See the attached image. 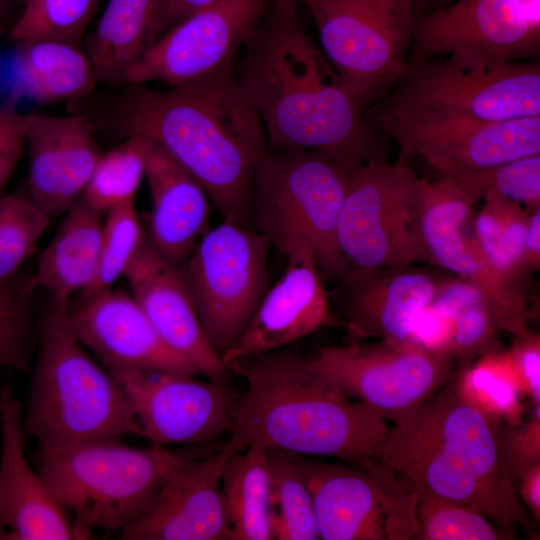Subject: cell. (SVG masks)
Here are the masks:
<instances>
[{
    "mask_svg": "<svg viewBox=\"0 0 540 540\" xmlns=\"http://www.w3.org/2000/svg\"><path fill=\"white\" fill-rule=\"evenodd\" d=\"M236 63L165 91L127 84L106 123L125 138L160 146L202 186L224 220L250 226L254 171L268 146Z\"/></svg>",
    "mask_w": 540,
    "mask_h": 540,
    "instance_id": "obj_1",
    "label": "cell"
},
{
    "mask_svg": "<svg viewBox=\"0 0 540 540\" xmlns=\"http://www.w3.org/2000/svg\"><path fill=\"white\" fill-rule=\"evenodd\" d=\"M241 50L238 78L259 113L269 149L317 151L345 171L386 160L381 134L366 122L296 14L271 3Z\"/></svg>",
    "mask_w": 540,
    "mask_h": 540,
    "instance_id": "obj_2",
    "label": "cell"
},
{
    "mask_svg": "<svg viewBox=\"0 0 540 540\" xmlns=\"http://www.w3.org/2000/svg\"><path fill=\"white\" fill-rule=\"evenodd\" d=\"M247 382L231 410L232 432L249 445L329 456L359 466L373 457L389 426L352 400L312 358L263 353L226 364Z\"/></svg>",
    "mask_w": 540,
    "mask_h": 540,
    "instance_id": "obj_3",
    "label": "cell"
},
{
    "mask_svg": "<svg viewBox=\"0 0 540 540\" xmlns=\"http://www.w3.org/2000/svg\"><path fill=\"white\" fill-rule=\"evenodd\" d=\"M501 429L461 397L453 374L408 423L389 427L373 457L419 491L469 506L513 537L517 527L533 534L505 468Z\"/></svg>",
    "mask_w": 540,
    "mask_h": 540,
    "instance_id": "obj_4",
    "label": "cell"
},
{
    "mask_svg": "<svg viewBox=\"0 0 540 540\" xmlns=\"http://www.w3.org/2000/svg\"><path fill=\"white\" fill-rule=\"evenodd\" d=\"M67 307L50 302L38 328V352L27 405L25 431L40 450L141 436L124 392L98 366L74 335Z\"/></svg>",
    "mask_w": 540,
    "mask_h": 540,
    "instance_id": "obj_5",
    "label": "cell"
},
{
    "mask_svg": "<svg viewBox=\"0 0 540 540\" xmlns=\"http://www.w3.org/2000/svg\"><path fill=\"white\" fill-rule=\"evenodd\" d=\"M116 440L40 450L41 479L86 539L92 530L121 531L133 522L183 459L163 445L138 449Z\"/></svg>",
    "mask_w": 540,
    "mask_h": 540,
    "instance_id": "obj_6",
    "label": "cell"
},
{
    "mask_svg": "<svg viewBox=\"0 0 540 540\" xmlns=\"http://www.w3.org/2000/svg\"><path fill=\"white\" fill-rule=\"evenodd\" d=\"M346 185V171L320 152L267 148L254 171L249 225L272 245L306 240L324 281L340 283L350 268L337 239Z\"/></svg>",
    "mask_w": 540,
    "mask_h": 540,
    "instance_id": "obj_7",
    "label": "cell"
},
{
    "mask_svg": "<svg viewBox=\"0 0 540 540\" xmlns=\"http://www.w3.org/2000/svg\"><path fill=\"white\" fill-rule=\"evenodd\" d=\"M408 62L401 79L364 118L440 115L500 121L540 116V65L455 53Z\"/></svg>",
    "mask_w": 540,
    "mask_h": 540,
    "instance_id": "obj_8",
    "label": "cell"
},
{
    "mask_svg": "<svg viewBox=\"0 0 540 540\" xmlns=\"http://www.w3.org/2000/svg\"><path fill=\"white\" fill-rule=\"evenodd\" d=\"M415 0H303L322 52L363 112L408 67Z\"/></svg>",
    "mask_w": 540,
    "mask_h": 540,
    "instance_id": "obj_9",
    "label": "cell"
},
{
    "mask_svg": "<svg viewBox=\"0 0 540 540\" xmlns=\"http://www.w3.org/2000/svg\"><path fill=\"white\" fill-rule=\"evenodd\" d=\"M337 226L351 268L428 263L421 234L426 180L408 166L373 159L348 171Z\"/></svg>",
    "mask_w": 540,
    "mask_h": 540,
    "instance_id": "obj_10",
    "label": "cell"
},
{
    "mask_svg": "<svg viewBox=\"0 0 540 540\" xmlns=\"http://www.w3.org/2000/svg\"><path fill=\"white\" fill-rule=\"evenodd\" d=\"M285 452L310 491L320 539H416L419 491L387 464L374 457L359 466L334 464Z\"/></svg>",
    "mask_w": 540,
    "mask_h": 540,
    "instance_id": "obj_11",
    "label": "cell"
},
{
    "mask_svg": "<svg viewBox=\"0 0 540 540\" xmlns=\"http://www.w3.org/2000/svg\"><path fill=\"white\" fill-rule=\"evenodd\" d=\"M268 237L224 220L177 268L203 332L221 358L244 334L270 287Z\"/></svg>",
    "mask_w": 540,
    "mask_h": 540,
    "instance_id": "obj_12",
    "label": "cell"
},
{
    "mask_svg": "<svg viewBox=\"0 0 540 540\" xmlns=\"http://www.w3.org/2000/svg\"><path fill=\"white\" fill-rule=\"evenodd\" d=\"M312 360L351 399L395 426L408 423L452 377L457 361L410 339L320 348Z\"/></svg>",
    "mask_w": 540,
    "mask_h": 540,
    "instance_id": "obj_13",
    "label": "cell"
},
{
    "mask_svg": "<svg viewBox=\"0 0 540 540\" xmlns=\"http://www.w3.org/2000/svg\"><path fill=\"white\" fill-rule=\"evenodd\" d=\"M475 204L447 176L426 180L421 234L428 263L476 286L498 329L522 337L533 315L527 280L511 278L486 258L468 231Z\"/></svg>",
    "mask_w": 540,
    "mask_h": 540,
    "instance_id": "obj_14",
    "label": "cell"
},
{
    "mask_svg": "<svg viewBox=\"0 0 540 540\" xmlns=\"http://www.w3.org/2000/svg\"><path fill=\"white\" fill-rule=\"evenodd\" d=\"M379 134L398 145L395 164L408 166L416 156L441 175L491 168L540 154V116L500 121L440 115L366 118Z\"/></svg>",
    "mask_w": 540,
    "mask_h": 540,
    "instance_id": "obj_15",
    "label": "cell"
},
{
    "mask_svg": "<svg viewBox=\"0 0 540 540\" xmlns=\"http://www.w3.org/2000/svg\"><path fill=\"white\" fill-rule=\"evenodd\" d=\"M455 53L498 62L538 60L540 0H458L417 20L408 62Z\"/></svg>",
    "mask_w": 540,
    "mask_h": 540,
    "instance_id": "obj_16",
    "label": "cell"
},
{
    "mask_svg": "<svg viewBox=\"0 0 540 540\" xmlns=\"http://www.w3.org/2000/svg\"><path fill=\"white\" fill-rule=\"evenodd\" d=\"M272 0H216L157 38L129 67L125 84L161 81L170 87L237 61Z\"/></svg>",
    "mask_w": 540,
    "mask_h": 540,
    "instance_id": "obj_17",
    "label": "cell"
},
{
    "mask_svg": "<svg viewBox=\"0 0 540 540\" xmlns=\"http://www.w3.org/2000/svg\"><path fill=\"white\" fill-rule=\"evenodd\" d=\"M108 372L128 399L141 436L154 444H200L232 432L229 385L154 369Z\"/></svg>",
    "mask_w": 540,
    "mask_h": 540,
    "instance_id": "obj_18",
    "label": "cell"
},
{
    "mask_svg": "<svg viewBox=\"0 0 540 540\" xmlns=\"http://www.w3.org/2000/svg\"><path fill=\"white\" fill-rule=\"evenodd\" d=\"M248 447L232 432L219 451L200 460L183 458L146 509L120 531L124 540H234L221 493L226 462Z\"/></svg>",
    "mask_w": 540,
    "mask_h": 540,
    "instance_id": "obj_19",
    "label": "cell"
},
{
    "mask_svg": "<svg viewBox=\"0 0 540 540\" xmlns=\"http://www.w3.org/2000/svg\"><path fill=\"white\" fill-rule=\"evenodd\" d=\"M274 246L286 257L284 272L269 287L244 334L221 357L225 365L271 352L322 326L344 325L331 311L329 293L309 243L292 236Z\"/></svg>",
    "mask_w": 540,
    "mask_h": 540,
    "instance_id": "obj_20",
    "label": "cell"
},
{
    "mask_svg": "<svg viewBox=\"0 0 540 540\" xmlns=\"http://www.w3.org/2000/svg\"><path fill=\"white\" fill-rule=\"evenodd\" d=\"M66 315L76 338L101 359L107 370L201 374L193 362L162 341L134 296L123 291L110 288L80 294L70 300Z\"/></svg>",
    "mask_w": 540,
    "mask_h": 540,
    "instance_id": "obj_21",
    "label": "cell"
},
{
    "mask_svg": "<svg viewBox=\"0 0 540 540\" xmlns=\"http://www.w3.org/2000/svg\"><path fill=\"white\" fill-rule=\"evenodd\" d=\"M0 396V539H85L26 459L23 409L12 386H0Z\"/></svg>",
    "mask_w": 540,
    "mask_h": 540,
    "instance_id": "obj_22",
    "label": "cell"
},
{
    "mask_svg": "<svg viewBox=\"0 0 540 540\" xmlns=\"http://www.w3.org/2000/svg\"><path fill=\"white\" fill-rule=\"evenodd\" d=\"M443 277L415 265L350 267L337 291L350 343L408 340Z\"/></svg>",
    "mask_w": 540,
    "mask_h": 540,
    "instance_id": "obj_23",
    "label": "cell"
},
{
    "mask_svg": "<svg viewBox=\"0 0 540 540\" xmlns=\"http://www.w3.org/2000/svg\"><path fill=\"white\" fill-rule=\"evenodd\" d=\"M29 199L50 218L82 195L98 162L95 124L86 116L27 115Z\"/></svg>",
    "mask_w": 540,
    "mask_h": 540,
    "instance_id": "obj_24",
    "label": "cell"
},
{
    "mask_svg": "<svg viewBox=\"0 0 540 540\" xmlns=\"http://www.w3.org/2000/svg\"><path fill=\"white\" fill-rule=\"evenodd\" d=\"M123 276L162 341L209 381L229 385L230 372L209 344L177 268L144 239Z\"/></svg>",
    "mask_w": 540,
    "mask_h": 540,
    "instance_id": "obj_25",
    "label": "cell"
},
{
    "mask_svg": "<svg viewBox=\"0 0 540 540\" xmlns=\"http://www.w3.org/2000/svg\"><path fill=\"white\" fill-rule=\"evenodd\" d=\"M145 176L152 200L147 241L162 259L179 268L210 229L209 197L180 164L153 142Z\"/></svg>",
    "mask_w": 540,
    "mask_h": 540,
    "instance_id": "obj_26",
    "label": "cell"
},
{
    "mask_svg": "<svg viewBox=\"0 0 540 540\" xmlns=\"http://www.w3.org/2000/svg\"><path fill=\"white\" fill-rule=\"evenodd\" d=\"M65 213L33 276L36 287L45 289L51 303L61 307H68L72 296L92 281L103 228L101 214L81 197Z\"/></svg>",
    "mask_w": 540,
    "mask_h": 540,
    "instance_id": "obj_27",
    "label": "cell"
},
{
    "mask_svg": "<svg viewBox=\"0 0 540 540\" xmlns=\"http://www.w3.org/2000/svg\"><path fill=\"white\" fill-rule=\"evenodd\" d=\"M162 0H109L86 40L98 81L125 84L129 67L156 40Z\"/></svg>",
    "mask_w": 540,
    "mask_h": 540,
    "instance_id": "obj_28",
    "label": "cell"
},
{
    "mask_svg": "<svg viewBox=\"0 0 540 540\" xmlns=\"http://www.w3.org/2000/svg\"><path fill=\"white\" fill-rule=\"evenodd\" d=\"M15 65L19 96L41 104L91 94L98 81L94 67L78 46L56 40L18 41Z\"/></svg>",
    "mask_w": 540,
    "mask_h": 540,
    "instance_id": "obj_29",
    "label": "cell"
},
{
    "mask_svg": "<svg viewBox=\"0 0 540 540\" xmlns=\"http://www.w3.org/2000/svg\"><path fill=\"white\" fill-rule=\"evenodd\" d=\"M225 514L234 540H273L274 500L266 449L249 445L221 475Z\"/></svg>",
    "mask_w": 540,
    "mask_h": 540,
    "instance_id": "obj_30",
    "label": "cell"
},
{
    "mask_svg": "<svg viewBox=\"0 0 540 540\" xmlns=\"http://www.w3.org/2000/svg\"><path fill=\"white\" fill-rule=\"evenodd\" d=\"M430 303L444 309L454 319L451 355L457 362L473 361L506 350L476 286L456 276L444 277Z\"/></svg>",
    "mask_w": 540,
    "mask_h": 540,
    "instance_id": "obj_31",
    "label": "cell"
},
{
    "mask_svg": "<svg viewBox=\"0 0 540 540\" xmlns=\"http://www.w3.org/2000/svg\"><path fill=\"white\" fill-rule=\"evenodd\" d=\"M506 350L476 361L457 362L454 374L458 392L466 402L503 425H517L524 413L523 394L516 385Z\"/></svg>",
    "mask_w": 540,
    "mask_h": 540,
    "instance_id": "obj_32",
    "label": "cell"
},
{
    "mask_svg": "<svg viewBox=\"0 0 540 540\" xmlns=\"http://www.w3.org/2000/svg\"><path fill=\"white\" fill-rule=\"evenodd\" d=\"M484 205L473 221L476 240L488 261L503 274L520 280L521 260L530 212L495 192L485 193Z\"/></svg>",
    "mask_w": 540,
    "mask_h": 540,
    "instance_id": "obj_33",
    "label": "cell"
},
{
    "mask_svg": "<svg viewBox=\"0 0 540 540\" xmlns=\"http://www.w3.org/2000/svg\"><path fill=\"white\" fill-rule=\"evenodd\" d=\"M150 145L146 138L129 136L119 146L101 154L80 197L100 214L134 201L145 176Z\"/></svg>",
    "mask_w": 540,
    "mask_h": 540,
    "instance_id": "obj_34",
    "label": "cell"
},
{
    "mask_svg": "<svg viewBox=\"0 0 540 540\" xmlns=\"http://www.w3.org/2000/svg\"><path fill=\"white\" fill-rule=\"evenodd\" d=\"M274 519L273 534L278 540L320 539L310 491L285 451L268 449Z\"/></svg>",
    "mask_w": 540,
    "mask_h": 540,
    "instance_id": "obj_35",
    "label": "cell"
},
{
    "mask_svg": "<svg viewBox=\"0 0 540 540\" xmlns=\"http://www.w3.org/2000/svg\"><path fill=\"white\" fill-rule=\"evenodd\" d=\"M32 278L18 276L0 284V369L29 371L35 350L36 323Z\"/></svg>",
    "mask_w": 540,
    "mask_h": 540,
    "instance_id": "obj_36",
    "label": "cell"
},
{
    "mask_svg": "<svg viewBox=\"0 0 540 540\" xmlns=\"http://www.w3.org/2000/svg\"><path fill=\"white\" fill-rule=\"evenodd\" d=\"M476 204L488 191L516 202L528 212L540 209V154L521 157L491 168L443 174Z\"/></svg>",
    "mask_w": 540,
    "mask_h": 540,
    "instance_id": "obj_37",
    "label": "cell"
},
{
    "mask_svg": "<svg viewBox=\"0 0 540 540\" xmlns=\"http://www.w3.org/2000/svg\"><path fill=\"white\" fill-rule=\"evenodd\" d=\"M99 0H25L11 29L17 41L56 40L76 46L83 40Z\"/></svg>",
    "mask_w": 540,
    "mask_h": 540,
    "instance_id": "obj_38",
    "label": "cell"
},
{
    "mask_svg": "<svg viewBox=\"0 0 540 540\" xmlns=\"http://www.w3.org/2000/svg\"><path fill=\"white\" fill-rule=\"evenodd\" d=\"M417 518L420 526L417 540L514 538L479 511L423 491H419Z\"/></svg>",
    "mask_w": 540,
    "mask_h": 540,
    "instance_id": "obj_39",
    "label": "cell"
},
{
    "mask_svg": "<svg viewBox=\"0 0 540 540\" xmlns=\"http://www.w3.org/2000/svg\"><path fill=\"white\" fill-rule=\"evenodd\" d=\"M50 219L29 198L0 196V284L19 276L20 266L34 252Z\"/></svg>",
    "mask_w": 540,
    "mask_h": 540,
    "instance_id": "obj_40",
    "label": "cell"
},
{
    "mask_svg": "<svg viewBox=\"0 0 540 540\" xmlns=\"http://www.w3.org/2000/svg\"><path fill=\"white\" fill-rule=\"evenodd\" d=\"M106 213L97 269L90 284L80 293L82 295L112 288L144 241L134 201L119 204Z\"/></svg>",
    "mask_w": 540,
    "mask_h": 540,
    "instance_id": "obj_41",
    "label": "cell"
},
{
    "mask_svg": "<svg viewBox=\"0 0 540 540\" xmlns=\"http://www.w3.org/2000/svg\"><path fill=\"white\" fill-rule=\"evenodd\" d=\"M539 404L527 422L503 425L501 446L507 474L514 486L534 465L540 463V414Z\"/></svg>",
    "mask_w": 540,
    "mask_h": 540,
    "instance_id": "obj_42",
    "label": "cell"
},
{
    "mask_svg": "<svg viewBox=\"0 0 540 540\" xmlns=\"http://www.w3.org/2000/svg\"><path fill=\"white\" fill-rule=\"evenodd\" d=\"M13 93L0 104V190L16 168L26 143L27 115L17 109Z\"/></svg>",
    "mask_w": 540,
    "mask_h": 540,
    "instance_id": "obj_43",
    "label": "cell"
},
{
    "mask_svg": "<svg viewBox=\"0 0 540 540\" xmlns=\"http://www.w3.org/2000/svg\"><path fill=\"white\" fill-rule=\"evenodd\" d=\"M516 385L534 404L540 403V337L531 331L506 350Z\"/></svg>",
    "mask_w": 540,
    "mask_h": 540,
    "instance_id": "obj_44",
    "label": "cell"
},
{
    "mask_svg": "<svg viewBox=\"0 0 540 540\" xmlns=\"http://www.w3.org/2000/svg\"><path fill=\"white\" fill-rule=\"evenodd\" d=\"M454 330L453 317L429 303L416 318L409 339L432 353L452 356Z\"/></svg>",
    "mask_w": 540,
    "mask_h": 540,
    "instance_id": "obj_45",
    "label": "cell"
},
{
    "mask_svg": "<svg viewBox=\"0 0 540 540\" xmlns=\"http://www.w3.org/2000/svg\"><path fill=\"white\" fill-rule=\"evenodd\" d=\"M214 1L216 0H162L156 30L157 38L188 16L211 5Z\"/></svg>",
    "mask_w": 540,
    "mask_h": 540,
    "instance_id": "obj_46",
    "label": "cell"
},
{
    "mask_svg": "<svg viewBox=\"0 0 540 540\" xmlns=\"http://www.w3.org/2000/svg\"><path fill=\"white\" fill-rule=\"evenodd\" d=\"M540 268V209L530 212L521 260V271L528 276Z\"/></svg>",
    "mask_w": 540,
    "mask_h": 540,
    "instance_id": "obj_47",
    "label": "cell"
},
{
    "mask_svg": "<svg viewBox=\"0 0 540 540\" xmlns=\"http://www.w3.org/2000/svg\"><path fill=\"white\" fill-rule=\"evenodd\" d=\"M522 504L534 521L540 520V463L526 472L515 487Z\"/></svg>",
    "mask_w": 540,
    "mask_h": 540,
    "instance_id": "obj_48",
    "label": "cell"
},
{
    "mask_svg": "<svg viewBox=\"0 0 540 540\" xmlns=\"http://www.w3.org/2000/svg\"><path fill=\"white\" fill-rule=\"evenodd\" d=\"M303 0H272V6L277 10L289 14H296L297 6Z\"/></svg>",
    "mask_w": 540,
    "mask_h": 540,
    "instance_id": "obj_49",
    "label": "cell"
},
{
    "mask_svg": "<svg viewBox=\"0 0 540 540\" xmlns=\"http://www.w3.org/2000/svg\"><path fill=\"white\" fill-rule=\"evenodd\" d=\"M435 9L449 4L451 0H427Z\"/></svg>",
    "mask_w": 540,
    "mask_h": 540,
    "instance_id": "obj_50",
    "label": "cell"
},
{
    "mask_svg": "<svg viewBox=\"0 0 540 540\" xmlns=\"http://www.w3.org/2000/svg\"><path fill=\"white\" fill-rule=\"evenodd\" d=\"M0 424H1V396H0Z\"/></svg>",
    "mask_w": 540,
    "mask_h": 540,
    "instance_id": "obj_51",
    "label": "cell"
}]
</instances>
